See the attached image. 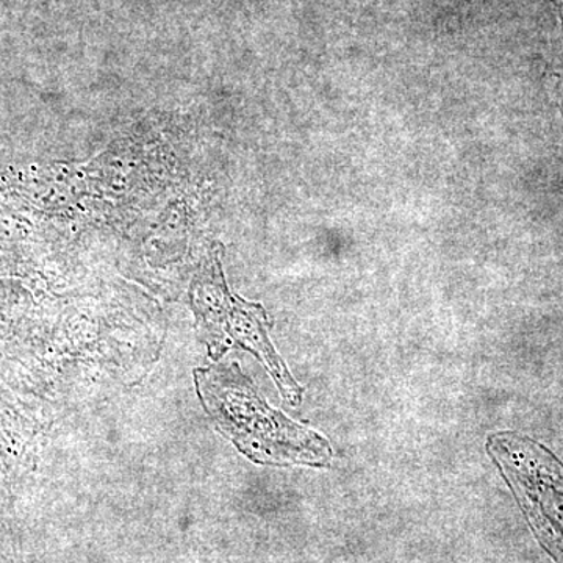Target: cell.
Here are the masks:
<instances>
[{
  "label": "cell",
  "instance_id": "obj_1",
  "mask_svg": "<svg viewBox=\"0 0 563 563\" xmlns=\"http://www.w3.org/2000/svg\"><path fill=\"white\" fill-rule=\"evenodd\" d=\"M496 451L533 531L555 561L563 563V466L521 437L504 435Z\"/></svg>",
  "mask_w": 563,
  "mask_h": 563
}]
</instances>
